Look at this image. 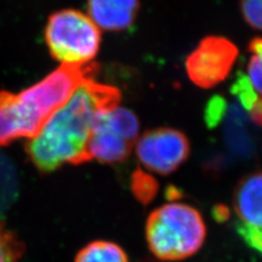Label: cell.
I'll list each match as a JSON object with an SVG mask.
<instances>
[{
	"mask_svg": "<svg viewBox=\"0 0 262 262\" xmlns=\"http://www.w3.org/2000/svg\"><path fill=\"white\" fill-rule=\"evenodd\" d=\"M248 112L253 122H256V124L259 126H262V96L261 95L258 96L256 102L253 103L251 108Z\"/></svg>",
	"mask_w": 262,
	"mask_h": 262,
	"instance_id": "16",
	"label": "cell"
},
{
	"mask_svg": "<svg viewBox=\"0 0 262 262\" xmlns=\"http://www.w3.org/2000/svg\"><path fill=\"white\" fill-rule=\"evenodd\" d=\"M233 92L238 97L239 102L247 111L251 108V106L259 96V94L253 90L247 76H244L242 73H238V79L235 81Z\"/></svg>",
	"mask_w": 262,
	"mask_h": 262,
	"instance_id": "13",
	"label": "cell"
},
{
	"mask_svg": "<svg viewBox=\"0 0 262 262\" xmlns=\"http://www.w3.org/2000/svg\"><path fill=\"white\" fill-rule=\"evenodd\" d=\"M237 56L238 49L229 39L207 36L187 57V75L196 86L214 88L228 77Z\"/></svg>",
	"mask_w": 262,
	"mask_h": 262,
	"instance_id": "7",
	"label": "cell"
},
{
	"mask_svg": "<svg viewBox=\"0 0 262 262\" xmlns=\"http://www.w3.org/2000/svg\"><path fill=\"white\" fill-rule=\"evenodd\" d=\"M135 149L141 166L165 176L174 173L186 162L190 153V143L182 131L158 128L139 137Z\"/></svg>",
	"mask_w": 262,
	"mask_h": 262,
	"instance_id": "6",
	"label": "cell"
},
{
	"mask_svg": "<svg viewBox=\"0 0 262 262\" xmlns=\"http://www.w3.org/2000/svg\"><path fill=\"white\" fill-rule=\"evenodd\" d=\"M97 71L96 63L61 64L20 93L0 91V146L32 139L77 88Z\"/></svg>",
	"mask_w": 262,
	"mask_h": 262,
	"instance_id": "2",
	"label": "cell"
},
{
	"mask_svg": "<svg viewBox=\"0 0 262 262\" xmlns=\"http://www.w3.org/2000/svg\"><path fill=\"white\" fill-rule=\"evenodd\" d=\"M24 246L14 233L0 223V262H19Z\"/></svg>",
	"mask_w": 262,
	"mask_h": 262,
	"instance_id": "12",
	"label": "cell"
},
{
	"mask_svg": "<svg viewBox=\"0 0 262 262\" xmlns=\"http://www.w3.org/2000/svg\"><path fill=\"white\" fill-rule=\"evenodd\" d=\"M140 133L136 115L125 108L103 110L96 115L88 144L89 161L116 164L128 159Z\"/></svg>",
	"mask_w": 262,
	"mask_h": 262,
	"instance_id": "5",
	"label": "cell"
},
{
	"mask_svg": "<svg viewBox=\"0 0 262 262\" xmlns=\"http://www.w3.org/2000/svg\"><path fill=\"white\" fill-rule=\"evenodd\" d=\"M223 107H224V103L222 100H221V98H216V100L211 102L209 112H208V117H209L208 122L210 124V126H212L213 122L217 121L221 115H222L221 108H223Z\"/></svg>",
	"mask_w": 262,
	"mask_h": 262,
	"instance_id": "15",
	"label": "cell"
},
{
	"mask_svg": "<svg viewBox=\"0 0 262 262\" xmlns=\"http://www.w3.org/2000/svg\"><path fill=\"white\" fill-rule=\"evenodd\" d=\"M233 212L237 234L262 255V170L245 176L237 184Z\"/></svg>",
	"mask_w": 262,
	"mask_h": 262,
	"instance_id": "8",
	"label": "cell"
},
{
	"mask_svg": "<svg viewBox=\"0 0 262 262\" xmlns=\"http://www.w3.org/2000/svg\"><path fill=\"white\" fill-rule=\"evenodd\" d=\"M207 226L200 212L190 204L168 202L150 213L145 238L154 257L180 261L193 256L204 244Z\"/></svg>",
	"mask_w": 262,
	"mask_h": 262,
	"instance_id": "3",
	"label": "cell"
},
{
	"mask_svg": "<svg viewBox=\"0 0 262 262\" xmlns=\"http://www.w3.org/2000/svg\"><path fill=\"white\" fill-rule=\"evenodd\" d=\"M75 262H130L119 245L108 241H95L82 248Z\"/></svg>",
	"mask_w": 262,
	"mask_h": 262,
	"instance_id": "10",
	"label": "cell"
},
{
	"mask_svg": "<svg viewBox=\"0 0 262 262\" xmlns=\"http://www.w3.org/2000/svg\"><path fill=\"white\" fill-rule=\"evenodd\" d=\"M120 100L118 89L93 78L85 80L30 139L26 146L29 159L42 173L89 162L88 144L96 115L116 107Z\"/></svg>",
	"mask_w": 262,
	"mask_h": 262,
	"instance_id": "1",
	"label": "cell"
},
{
	"mask_svg": "<svg viewBox=\"0 0 262 262\" xmlns=\"http://www.w3.org/2000/svg\"><path fill=\"white\" fill-rule=\"evenodd\" d=\"M140 9L139 0H88V12L98 29L124 31L133 26Z\"/></svg>",
	"mask_w": 262,
	"mask_h": 262,
	"instance_id": "9",
	"label": "cell"
},
{
	"mask_svg": "<svg viewBox=\"0 0 262 262\" xmlns=\"http://www.w3.org/2000/svg\"><path fill=\"white\" fill-rule=\"evenodd\" d=\"M45 42L61 64L92 62L101 46V30L89 15L73 9L53 13L45 28Z\"/></svg>",
	"mask_w": 262,
	"mask_h": 262,
	"instance_id": "4",
	"label": "cell"
},
{
	"mask_svg": "<svg viewBox=\"0 0 262 262\" xmlns=\"http://www.w3.org/2000/svg\"><path fill=\"white\" fill-rule=\"evenodd\" d=\"M250 59L247 66L248 80L253 90L262 96V38L256 37L250 40Z\"/></svg>",
	"mask_w": 262,
	"mask_h": 262,
	"instance_id": "11",
	"label": "cell"
},
{
	"mask_svg": "<svg viewBox=\"0 0 262 262\" xmlns=\"http://www.w3.org/2000/svg\"><path fill=\"white\" fill-rule=\"evenodd\" d=\"M241 11L248 26L262 31V0H241Z\"/></svg>",
	"mask_w": 262,
	"mask_h": 262,
	"instance_id": "14",
	"label": "cell"
}]
</instances>
